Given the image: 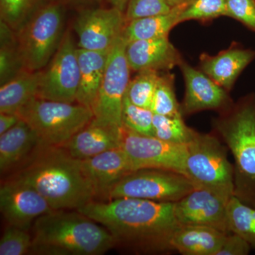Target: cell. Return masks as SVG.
<instances>
[{
    "label": "cell",
    "instance_id": "obj_36",
    "mask_svg": "<svg viewBox=\"0 0 255 255\" xmlns=\"http://www.w3.org/2000/svg\"><path fill=\"white\" fill-rule=\"evenodd\" d=\"M252 249L251 245L239 235L228 233L216 255H248Z\"/></svg>",
    "mask_w": 255,
    "mask_h": 255
},
{
    "label": "cell",
    "instance_id": "obj_20",
    "mask_svg": "<svg viewBox=\"0 0 255 255\" xmlns=\"http://www.w3.org/2000/svg\"><path fill=\"white\" fill-rule=\"evenodd\" d=\"M110 50L78 48L80 80L76 102L92 110L105 76Z\"/></svg>",
    "mask_w": 255,
    "mask_h": 255
},
{
    "label": "cell",
    "instance_id": "obj_32",
    "mask_svg": "<svg viewBox=\"0 0 255 255\" xmlns=\"http://www.w3.org/2000/svg\"><path fill=\"white\" fill-rule=\"evenodd\" d=\"M227 0H193L179 16V23L189 20L208 21L226 16Z\"/></svg>",
    "mask_w": 255,
    "mask_h": 255
},
{
    "label": "cell",
    "instance_id": "obj_8",
    "mask_svg": "<svg viewBox=\"0 0 255 255\" xmlns=\"http://www.w3.org/2000/svg\"><path fill=\"white\" fill-rule=\"evenodd\" d=\"M195 186L184 174L158 169L134 171L111 189L110 199L135 198L158 202L175 203Z\"/></svg>",
    "mask_w": 255,
    "mask_h": 255
},
{
    "label": "cell",
    "instance_id": "obj_3",
    "mask_svg": "<svg viewBox=\"0 0 255 255\" xmlns=\"http://www.w3.org/2000/svg\"><path fill=\"white\" fill-rule=\"evenodd\" d=\"M77 211L53 210L33 223L29 254L100 255L115 246L108 230Z\"/></svg>",
    "mask_w": 255,
    "mask_h": 255
},
{
    "label": "cell",
    "instance_id": "obj_24",
    "mask_svg": "<svg viewBox=\"0 0 255 255\" xmlns=\"http://www.w3.org/2000/svg\"><path fill=\"white\" fill-rule=\"evenodd\" d=\"M189 3L174 6L166 14L131 20L126 24L122 35L127 43L168 36L171 30L179 24V16Z\"/></svg>",
    "mask_w": 255,
    "mask_h": 255
},
{
    "label": "cell",
    "instance_id": "obj_19",
    "mask_svg": "<svg viewBox=\"0 0 255 255\" xmlns=\"http://www.w3.org/2000/svg\"><path fill=\"white\" fill-rule=\"evenodd\" d=\"M122 129L100 123L93 119L60 147L75 158L81 160L90 158L105 151L121 147Z\"/></svg>",
    "mask_w": 255,
    "mask_h": 255
},
{
    "label": "cell",
    "instance_id": "obj_7",
    "mask_svg": "<svg viewBox=\"0 0 255 255\" xmlns=\"http://www.w3.org/2000/svg\"><path fill=\"white\" fill-rule=\"evenodd\" d=\"M185 176L196 188H205L231 198L234 195V167L227 148L211 134L196 132L187 144Z\"/></svg>",
    "mask_w": 255,
    "mask_h": 255
},
{
    "label": "cell",
    "instance_id": "obj_5",
    "mask_svg": "<svg viewBox=\"0 0 255 255\" xmlns=\"http://www.w3.org/2000/svg\"><path fill=\"white\" fill-rule=\"evenodd\" d=\"M17 114L36 132L38 146L45 147L63 145L94 119L92 110L80 104L38 97L30 101Z\"/></svg>",
    "mask_w": 255,
    "mask_h": 255
},
{
    "label": "cell",
    "instance_id": "obj_26",
    "mask_svg": "<svg viewBox=\"0 0 255 255\" xmlns=\"http://www.w3.org/2000/svg\"><path fill=\"white\" fill-rule=\"evenodd\" d=\"M227 218L229 232L241 236L255 250V207L233 196L228 201Z\"/></svg>",
    "mask_w": 255,
    "mask_h": 255
},
{
    "label": "cell",
    "instance_id": "obj_11",
    "mask_svg": "<svg viewBox=\"0 0 255 255\" xmlns=\"http://www.w3.org/2000/svg\"><path fill=\"white\" fill-rule=\"evenodd\" d=\"M78 48L71 32H65L59 48L43 69L38 98L65 103L76 102L80 80Z\"/></svg>",
    "mask_w": 255,
    "mask_h": 255
},
{
    "label": "cell",
    "instance_id": "obj_37",
    "mask_svg": "<svg viewBox=\"0 0 255 255\" xmlns=\"http://www.w3.org/2000/svg\"><path fill=\"white\" fill-rule=\"evenodd\" d=\"M20 119L17 114L0 113V135L14 127Z\"/></svg>",
    "mask_w": 255,
    "mask_h": 255
},
{
    "label": "cell",
    "instance_id": "obj_14",
    "mask_svg": "<svg viewBox=\"0 0 255 255\" xmlns=\"http://www.w3.org/2000/svg\"><path fill=\"white\" fill-rule=\"evenodd\" d=\"M0 210L8 224L26 231L38 218L53 211L36 189L11 179L0 188Z\"/></svg>",
    "mask_w": 255,
    "mask_h": 255
},
{
    "label": "cell",
    "instance_id": "obj_10",
    "mask_svg": "<svg viewBox=\"0 0 255 255\" xmlns=\"http://www.w3.org/2000/svg\"><path fill=\"white\" fill-rule=\"evenodd\" d=\"M121 147L130 159L133 171L158 169L185 176L187 145L164 141L131 131L123 127Z\"/></svg>",
    "mask_w": 255,
    "mask_h": 255
},
{
    "label": "cell",
    "instance_id": "obj_15",
    "mask_svg": "<svg viewBox=\"0 0 255 255\" xmlns=\"http://www.w3.org/2000/svg\"><path fill=\"white\" fill-rule=\"evenodd\" d=\"M179 67L185 83V95L181 105L182 115L204 110L223 111L232 105L228 92L201 70L193 68L184 60Z\"/></svg>",
    "mask_w": 255,
    "mask_h": 255
},
{
    "label": "cell",
    "instance_id": "obj_2",
    "mask_svg": "<svg viewBox=\"0 0 255 255\" xmlns=\"http://www.w3.org/2000/svg\"><path fill=\"white\" fill-rule=\"evenodd\" d=\"M39 148L11 178L36 189L53 210H78L96 195L81 159L58 146Z\"/></svg>",
    "mask_w": 255,
    "mask_h": 255
},
{
    "label": "cell",
    "instance_id": "obj_13",
    "mask_svg": "<svg viewBox=\"0 0 255 255\" xmlns=\"http://www.w3.org/2000/svg\"><path fill=\"white\" fill-rule=\"evenodd\" d=\"M226 197L205 188H194L174 203V214L181 226H204L229 233Z\"/></svg>",
    "mask_w": 255,
    "mask_h": 255
},
{
    "label": "cell",
    "instance_id": "obj_4",
    "mask_svg": "<svg viewBox=\"0 0 255 255\" xmlns=\"http://www.w3.org/2000/svg\"><path fill=\"white\" fill-rule=\"evenodd\" d=\"M235 159L234 195L255 207V97L231 105L214 122Z\"/></svg>",
    "mask_w": 255,
    "mask_h": 255
},
{
    "label": "cell",
    "instance_id": "obj_33",
    "mask_svg": "<svg viewBox=\"0 0 255 255\" xmlns=\"http://www.w3.org/2000/svg\"><path fill=\"white\" fill-rule=\"evenodd\" d=\"M28 231L8 224L0 240V255L29 254L32 238Z\"/></svg>",
    "mask_w": 255,
    "mask_h": 255
},
{
    "label": "cell",
    "instance_id": "obj_6",
    "mask_svg": "<svg viewBox=\"0 0 255 255\" xmlns=\"http://www.w3.org/2000/svg\"><path fill=\"white\" fill-rule=\"evenodd\" d=\"M66 9L58 1L47 0L16 31L26 70H43L56 53L65 34Z\"/></svg>",
    "mask_w": 255,
    "mask_h": 255
},
{
    "label": "cell",
    "instance_id": "obj_34",
    "mask_svg": "<svg viewBox=\"0 0 255 255\" xmlns=\"http://www.w3.org/2000/svg\"><path fill=\"white\" fill-rule=\"evenodd\" d=\"M167 0H128L125 10L126 21L166 14L172 10Z\"/></svg>",
    "mask_w": 255,
    "mask_h": 255
},
{
    "label": "cell",
    "instance_id": "obj_30",
    "mask_svg": "<svg viewBox=\"0 0 255 255\" xmlns=\"http://www.w3.org/2000/svg\"><path fill=\"white\" fill-rule=\"evenodd\" d=\"M47 0H0V21L17 31Z\"/></svg>",
    "mask_w": 255,
    "mask_h": 255
},
{
    "label": "cell",
    "instance_id": "obj_29",
    "mask_svg": "<svg viewBox=\"0 0 255 255\" xmlns=\"http://www.w3.org/2000/svg\"><path fill=\"white\" fill-rule=\"evenodd\" d=\"M160 73L152 70L137 72L128 86L126 95L128 100L138 107L150 109Z\"/></svg>",
    "mask_w": 255,
    "mask_h": 255
},
{
    "label": "cell",
    "instance_id": "obj_12",
    "mask_svg": "<svg viewBox=\"0 0 255 255\" xmlns=\"http://www.w3.org/2000/svg\"><path fill=\"white\" fill-rule=\"evenodd\" d=\"M126 24L124 12L113 6L82 8L74 22L78 47L90 50H110L122 36Z\"/></svg>",
    "mask_w": 255,
    "mask_h": 255
},
{
    "label": "cell",
    "instance_id": "obj_38",
    "mask_svg": "<svg viewBox=\"0 0 255 255\" xmlns=\"http://www.w3.org/2000/svg\"><path fill=\"white\" fill-rule=\"evenodd\" d=\"M55 1H58L68 8L72 6H84L95 2L97 0H55Z\"/></svg>",
    "mask_w": 255,
    "mask_h": 255
},
{
    "label": "cell",
    "instance_id": "obj_25",
    "mask_svg": "<svg viewBox=\"0 0 255 255\" xmlns=\"http://www.w3.org/2000/svg\"><path fill=\"white\" fill-rule=\"evenodd\" d=\"M26 70L16 32L0 21V85L11 81Z\"/></svg>",
    "mask_w": 255,
    "mask_h": 255
},
{
    "label": "cell",
    "instance_id": "obj_21",
    "mask_svg": "<svg viewBox=\"0 0 255 255\" xmlns=\"http://www.w3.org/2000/svg\"><path fill=\"white\" fill-rule=\"evenodd\" d=\"M227 234L208 226H180L171 239V249L184 255H216Z\"/></svg>",
    "mask_w": 255,
    "mask_h": 255
},
{
    "label": "cell",
    "instance_id": "obj_18",
    "mask_svg": "<svg viewBox=\"0 0 255 255\" xmlns=\"http://www.w3.org/2000/svg\"><path fill=\"white\" fill-rule=\"evenodd\" d=\"M82 162L96 195H108L121 179L134 172L130 159L122 147L82 159Z\"/></svg>",
    "mask_w": 255,
    "mask_h": 255
},
{
    "label": "cell",
    "instance_id": "obj_39",
    "mask_svg": "<svg viewBox=\"0 0 255 255\" xmlns=\"http://www.w3.org/2000/svg\"><path fill=\"white\" fill-rule=\"evenodd\" d=\"M106 1L110 6L117 8L123 12H125L128 2V0H106Z\"/></svg>",
    "mask_w": 255,
    "mask_h": 255
},
{
    "label": "cell",
    "instance_id": "obj_17",
    "mask_svg": "<svg viewBox=\"0 0 255 255\" xmlns=\"http://www.w3.org/2000/svg\"><path fill=\"white\" fill-rule=\"evenodd\" d=\"M255 58V50L235 44L217 55L201 53L199 65L203 73L229 92L242 72Z\"/></svg>",
    "mask_w": 255,
    "mask_h": 255
},
{
    "label": "cell",
    "instance_id": "obj_31",
    "mask_svg": "<svg viewBox=\"0 0 255 255\" xmlns=\"http://www.w3.org/2000/svg\"><path fill=\"white\" fill-rule=\"evenodd\" d=\"M154 114L150 109L134 105L125 95L122 110L123 127L136 133L154 136Z\"/></svg>",
    "mask_w": 255,
    "mask_h": 255
},
{
    "label": "cell",
    "instance_id": "obj_35",
    "mask_svg": "<svg viewBox=\"0 0 255 255\" xmlns=\"http://www.w3.org/2000/svg\"><path fill=\"white\" fill-rule=\"evenodd\" d=\"M226 16L237 20L255 33V0H227Z\"/></svg>",
    "mask_w": 255,
    "mask_h": 255
},
{
    "label": "cell",
    "instance_id": "obj_16",
    "mask_svg": "<svg viewBox=\"0 0 255 255\" xmlns=\"http://www.w3.org/2000/svg\"><path fill=\"white\" fill-rule=\"evenodd\" d=\"M126 54L130 70L168 72L179 66L183 58L168 36L127 43Z\"/></svg>",
    "mask_w": 255,
    "mask_h": 255
},
{
    "label": "cell",
    "instance_id": "obj_40",
    "mask_svg": "<svg viewBox=\"0 0 255 255\" xmlns=\"http://www.w3.org/2000/svg\"><path fill=\"white\" fill-rule=\"evenodd\" d=\"M191 1L193 0H167V2L171 7L173 8L174 6H179V5L191 2Z\"/></svg>",
    "mask_w": 255,
    "mask_h": 255
},
{
    "label": "cell",
    "instance_id": "obj_28",
    "mask_svg": "<svg viewBox=\"0 0 255 255\" xmlns=\"http://www.w3.org/2000/svg\"><path fill=\"white\" fill-rule=\"evenodd\" d=\"M150 110L157 115L183 116L174 91V75L164 72L159 75Z\"/></svg>",
    "mask_w": 255,
    "mask_h": 255
},
{
    "label": "cell",
    "instance_id": "obj_22",
    "mask_svg": "<svg viewBox=\"0 0 255 255\" xmlns=\"http://www.w3.org/2000/svg\"><path fill=\"white\" fill-rule=\"evenodd\" d=\"M39 145L38 135L23 119L0 135V171L7 172Z\"/></svg>",
    "mask_w": 255,
    "mask_h": 255
},
{
    "label": "cell",
    "instance_id": "obj_27",
    "mask_svg": "<svg viewBox=\"0 0 255 255\" xmlns=\"http://www.w3.org/2000/svg\"><path fill=\"white\" fill-rule=\"evenodd\" d=\"M182 117H167L154 114V136L164 141L187 145L191 141L196 131L186 125Z\"/></svg>",
    "mask_w": 255,
    "mask_h": 255
},
{
    "label": "cell",
    "instance_id": "obj_1",
    "mask_svg": "<svg viewBox=\"0 0 255 255\" xmlns=\"http://www.w3.org/2000/svg\"><path fill=\"white\" fill-rule=\"evenodd\" d=\"M77 211L105 227L116 241L145 251L172 250L171 239L181 226L174 203L117 198L109 202L92 201Z\"/></svg>",
    "mask_w": 255,
    "mask_h": 255
},
{
    "label": "cell",
    "instance_id": "obj_9",
    "mask_svg": "<svg viewBox=\"0 0 255 255\" xmlns=\"http://www.w3.org/2000/svg\"><path fill=\"white\" fill-rule=\"evenodd\" d=\"M127 46V40L122 35L111 48L105 76L92 109L96 121L119 129L123 128L124 100L130 82Z\"/></svg>",
    "mask_w": 255,
    "mask_h": 255
},
{
    "label": "cell",
    "instance_id": "obj_23",
    "mask_svg": "<svg viewBox=\"0 0 255 255\" xmlns=\"http://www.w3.org/2000/svg\"><path fill=\"white\" fill-rule=\"evenodd\" d=\"M43 70H26L0 87V113L17 114L38 97Z\"/></svg>",
    "mask_w": 255,
    "mask_h": 255
}]
</instances>
